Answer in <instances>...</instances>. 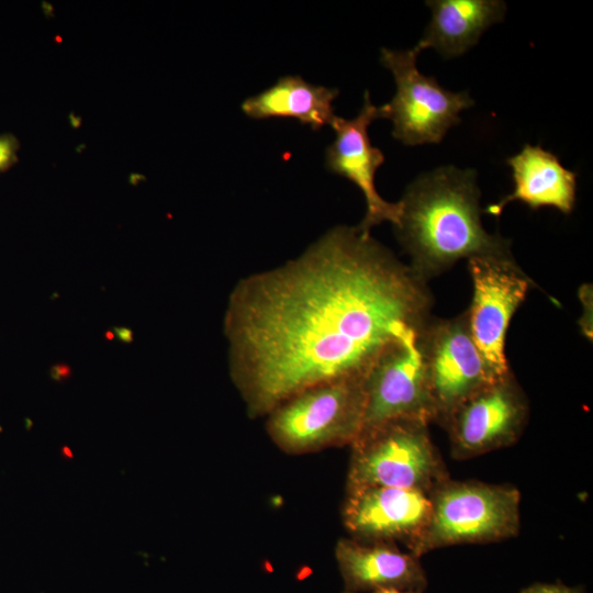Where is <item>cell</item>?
<instances>
[{"instance_id":"15","label":"cell","mask_w":593,"mask_h":593,"mask_svg":"<svg viewBox=\"0 0 593 593\" xmlns=\"http://www.w3.org/2000/svg\"><path fill=\"white\" fill-rule=\"evenodd\" d=\"M426 4L432 19L415 47L419 52L434 48L445 58L466 53L506 12L500 0H430Z\"/></svg>"},{"instance_id":"19","label":"cell","mask_w":593,"mask_h":593,"mask_svg":"<svg viewBox=\"0 0 593 593\" xmlns=\"http://www.w3.org/2000/svg\"><path fill=\"white\" fill-rule=\"evenodd\" d=\"M519 593H585L581 588H573L561 582H537L523 589Z\"/></svg>"},{"instance_id":"9","label":"cell","mask_w":593,"mask_h":593,"mask_svg":"<svg viewBox=\"0 0 593 593\" xmlns=\"http://www.w3.org/2000/svg\"><path fill=\"white\" fill-rule=\"evenodd\" d=\"M529 402L513 372L480 390L450 415L447 430L450 454L468 460L513 446L523 435Z\"/></svg>"},{"instance_id":"8","label":"cell","mask_w":593,"mask_h":593,"mask_svg":"<svg viewBox=\"0 0 593 593\" xmlns=\"http://www.w3.org/2000/svg\"><path fill=\"white\" fill-rule=\"evenodd\" d=\"M472 300L465 312L471 337L495 380L512 372L505 355L511 320L535 282L514 257H477L468 260Z\"/></svg>"},{"instance_id":"3","label":"cell","mask_w":593,"mask_h":593,"mask_svg":"<svg viewBox=\"0 0 593 593\" xmlns=\"http://www.w3.org/2000/svg\"><path fill=\"white\" fill-rule=\"evenodd\" d=\"M428 525L411 550L417 557L458 545H482L516 537L521 491L510 483L448 478L429 494Z\"/></svg>"},{"instance_id":"6","label":"cell","mask_w":593,"mask_h":593,"mask_svg":"<svg viewBox=\"0 0 593 593\" xmlns=\"http://www.w3.org/2000/svg\"><path fill=\"white\" fill-rule=\"evenodd\" d=\"M419 53L416 47L381 49V63L392 72L396 90L390 102L379 107V115L392 121V136L407 146L440 143L460 123L459 113L474 103L467 91L447 90L436 78L419 72Z\"/></svg>"},{"instance_id":"18","label":"cell","mask_w":593,"mask_h":593,"mask_svg":"<svg viewBox=\"0 0 593 593\" xmlns=\"http://www.w3.org/2000/svg\"><path fill=\"white\" fill-rule=\"evenodd\" d=\"M579 296L583 304L584 313L580 318V325L586 338H592V287L584 284L579 290Z\"/></svg>"},{"instance_id":"20","label":"cell","mask_w":593,"mask_h":593,"mask_svg":"<svg viewBox=\"0 0 593 593\" xmlns=\"http://www.w3.org/2000/svg\"><path fill=\"white\" fill-rule=\"evenodd\" d=\"M343 593H355V592L344 591ZM367 593H424V592H421V591H407V590H396V589H382V590H376V591L367 592Z\"/></svg>"},{"instance_id":"2","label":"cell","mask_w":593,"mask_h":593,"mask_svg":"<svg viewBox=\"0 0 593 593\" xmlns=\"http://www.w3.org/2000/svg\"><path fill=\"white\" fill-rule=\"evenodd\" d=\"M475 177L472 169L444 166L417 177L399 201L395 236L427 283L461 259L513 257L510 240L482 225Z\"/></svg>"},{"instance_id":"17","label":"cell","mask_w":593,"mask_h":593,"mask_svg":"<svg viewBox=\"0 0 593 593\" xmlns=\"http://www.w3.org/2000/svg\"><path fill=\"white\" fill-rule=\"evenodd\" d=\"M20 142L11 133L0 134V174L18 161Z\"/></svg>"},{"instance_id":"16","label":"cell","mask_w":593,"mask_h":593,"mask_svg":"<svg viewBox=\"0 0 593 593\" xmlns=\"http://www.w3.org/2000/svg\"><path fill=\"white\" fill-rule=\"evenodd\" d=\"M338 93V89L313 85L300 76L288 75L244 100L242 111L254 120L294 119L313 131H320L331 125L335 116L333 101Z\"/></svg>"},{"instance_id":"7","label":"cell","mask_w":593,"mask_h":593,"mask_svg":"<svg viewBox=\"0 0 593 593\" xmlns=\"http://www.w3.org/2000/svg\"><path fill=\"white\" fill-rule=\"evenodd\" d=\"M435 411L444 427L454 411L499 381L491 374L469 332L466 313L430 317L416 338Z\"/></svg>"},{"instance_id":"5","label":"cell","mask_w":593,"mask_h":593,"mask_svg":"<svg viewBox=\"0 0 593 593\" xmlns=\"http://www.w3.org/2000/svg\"><path fill=\"white\" fill-rule=\"evenodd\" d=\"M351 448L346 485H379L425 494L449 477L428 424L394 419L361 432Z\"/></svg>"},{"instance_id":"1","label":"cell","mask_w":593,"mask_h":593,"mask_svg":"<svg viewBox=\"0 0 593 593\" xmlns=\"http://www.w3.org/2000/svg\"><path fill=\"white\" fill-rule=\"evenodd\" d=\"M433 303L428 283L357 226H335L299 257L240 279L224 334L248 416L324 382L365 379L387 349L418 335Z\"/></svg>"},{"instance_id":"10","label":"cell","mask_w":593,"mask_h":593,"mask_svg":"<svg viewBox=\"0 0 593 593\" xmlns=\"http://www.w3.org/2000/svg\"><path fill=\"white\" fill-rule=\"evenodd\" d=\"M416 338L417 335H411L392 345L366 376L361 432L394 419L435 423L434 404Z\"/></svg>"},{"instance_id":"14","label":"cell","mask_w":593,"mask_h":593,"mask_svg":"<svg viewBox=\"0 0 593 593\" xmlns=\"http://www.w3.org/2000/svg\"><path fill=\"white\" fill-rule=\"evenodd\" d=\"M506 163L512 168L514 189L496 203L489 204L485 213L497 217L512 201H521L532 210L549 206L567 215L572 213L577 174L566 169L555 154L540 146L526 144Z\"/></svg>"},{"instance_id":"12","label":"cell","mask_w":593,"mask_h":593,"mask_svg":"<svg viewBox=\"0 0 593 593\" xmlns=\"http://www.w3.org/2000/svg\"><path fill=\"white\" fill-rule=\"evenodd\" d=\"M377 119H380L379 107L371 103L366 91L363 105L355 118L334 116L331 126L335 139L325 152L326 169L354 182L363 194L366 214L357 227L365 234L385 221L394 226L400 217L399 202L385 201L374 184L376 172L384 163L383 153L372 146L368 134L369 125Z\"/></svg>"},{"instance_id":"11","label":"cell","mask_w":593,"mask_h":593,"mask_svg":"<svg viewBox=\"0 0 593 593\" xmlns=\"http://www.w3.org/2000/svg\"><path fill=\"white\" fill-rule=\"evenodd\" d=\"M428 494L379 485H346L342 521L350 538L360 541L403 542L411 551L430 517Z\"/></svg>"},{"instance_id":"13","label":"cell","mask_w":593,"mask_h":593,"mask_svg":"<svg viewBox=\"0 0 593 593\" xmlns=\"http://www.w3.org/2000/svg\"><path fill=\"white\" fill-rule=\"evenodd\" d=\"M335 558L348 592L382 589L424 592L427 586L421 557L401 550L393 542L344 537L336 542Z\"/></svg>"},{"instance_id":"4","label":"cell","mask_w":593,"mask_h":593,"mask_svg":"<svg viewBox=\"0 0 593 593\" xmlns=\"http://www.w3.org/2000/svg\"><path fill=\"white\" fill-rule=\"evenodd\" d=\"M363 382H324L289 398L267 415L268 435L278 448L291 455L350 446L363 424Z\"/></svg>"}]
</instances>
